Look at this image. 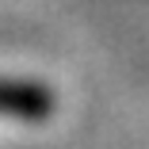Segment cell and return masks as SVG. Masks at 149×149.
<instances>
[{
    "label": "cell",
    "mask_w": 149,
    "mask_h": 149,
    "mask_svg": "<svg viewBox=\"0 0 149 149\" xmlns=\"http://www.w3.org/2000/svg\"><path fill=\"white\" fill-rule=\"evenodd\" d=\"M54 111V92L27 80H0V118H23L42 123Z\"/></svg>",
    "instance_id": "1"
}]
</instances>
